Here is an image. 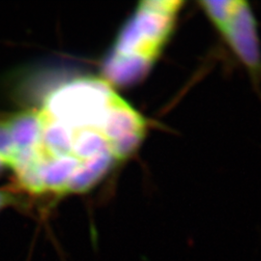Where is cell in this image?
I'll use <instances>...</instances> for the list:
<instances>
[{"label":"cell","mask_w":261,"mask_h":261,"mask_svg":"<svg viewBox=\"0 0 261 261\" xmlns=\"http://www.w3.org/2000/svg\"><path fill=\"white\" fill-rule=\"evenodd\" d=\"M13 157V143L6 120H0V159L9 167Z\"/></svg>","instance_id":"277c9868"},{"label":"cell","mask_w":261,"mask_h":261,"mask_svg":"<svg viewBox=\"0 0 261 261\" xmlns=\"http://www.w3.org/2000/svg\"><path fill=\"white\" fill-rule=\"evenodd\" d=\"M18 202V197L6 189H0V210Z\"/></svg>","instance_id":"5b68a950"},{"label":"cell","mask_w":261,"mask_h":261,"mask_svg":"<svg viewBox=\"0 0 261 261\" xmlns=\"http://www.w3.org/2000/svg\"><path fill=\"white\" fill-rule=\"evenodd\" d=\"M183 1H142L122 27L105 60L103 80L128 86L148 75L172 38Z\"/></svg>","instance_id":"7a4b0ae2"},{"label":"cell","mask_w":261,"mask_h":261,"mask_svg":"<svg viewBox=\"0 0 261 261\" xmlns=\"http://www.w3.org/2000/svg\"><path fill=\"white\" fill-rule=\"evenodd\" d=\"M4 167H6V166H5V164H4V162H3V161H2V160H1V159H0V171H1V169H2V168H4Z\"/></svg>","instance_id":"8992f818"},{"label":"cell","mask_w":261,"mask_h":261,"mask_svg":"<svg viewBox=\"0 0 261 261\" xmlns=\"http://www.w3.org/2000/svg\"><path fill=\"white\" fill-rule=\"evenodd\" d=\"M37 140L30 150L36 171L61 164L74 177L69 194L90 190L138 149L145 117L99 77H82L53 91L38 110Z\"/></svg>","instance_id":"6da1fadb"},{"label":"cell","mask_w":261,"mask_h":261,"mask_svg":"<svg viewBox=\"0 0 261 261\" xmlns=\"http://www.w3.org/2000/svg\"><path fill=\"white\" fill-rule=\"evenodd\" d=\"M198 4L237 59L252 75H259L260 40L250 4L242 0L201 1Z\"/></svg>","instance_id":"3957f363"}]
</instances>
